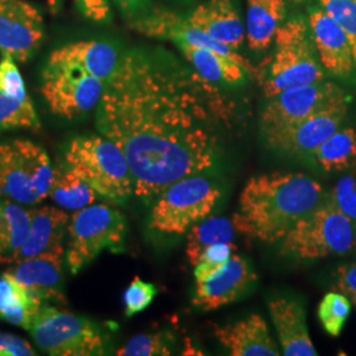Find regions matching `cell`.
Listing matches in <instances>:
<instances>
[{"label":"cell","mask_w":356,"mask_h":356,"mask_svg":"<svg viewBox=\"0 0 356 356\" xmlns=\"http://www.w3.org/2000/svg\"><path fill=\"white\" fill-rule=\"evenodd\" d=\"M54 178L48 153L33 141L0 144V198L36 204L49 197Z\"/></svg>","instance_id":"8"},{"label":"cell","mask_w":356,"mask_h":356,"mask_svg":"<svg viewBox=\"0 0 356 356\" xmlns=\"http://www.w3.org/2000/svg\"><path fill=\"white\" fill-rule=\"evenodd\" d=\"M49 197L66 210L76 211L94 204L99 194L73 169L60 161L54 168Z\"/></svg>","instance_id":"26"},{"label":"cell","mask_w":356,"mask_h":356,"mask_svg":"<svg viewBox=\"0 0 356 356\" xmlns=\"http://www.w3.org/2000/svg\"><path fill=\"white\" fill-rule=\"evenodd\" d=\"M106 82L90 74L58 48L51 51L41 70L40 92L51 114L74 120L97 110Z\"/></svg>","instance_id":"5"},{"label":"cell","mask_w":356,"mask_h":356,"mask_svg":"<svg viewBox=\"0 0 356 356\" xmlns=\"http://www.w3.org/2000/svg\"><path fill=\"white\" fill-rule=\"evenodd\" d=\"M13 128H40L32 99H15L0 91V132Z\"/></svg>","instance_id":"29"},{"label":"cell","mask_w":356,"mask_h":356,"mask_svg":"<svg viewBox=\"0 0 356 356\" xmlns=\"http://www.w3.org/2000/svg\"><path fill=\"white\" fill-rule=\"evenodd\" d=\"M61 161L89 182L99 197L124 204L134 195V178L124 153L101 134L72 138L65 144Z\"/></svg>","instance_id":"3"},{"label":"cell","mask_w":356,"mask_h":356,"mask_svg":"<svg viewBox=\"0 0 356 356\" xmlns=\"http://www.w3.org/2000/svg\"><path fill=\"white\" fill-rule=\"evenodd\" d=\"M310 159L325 173L342 172L351 168L356 163L355 128H339L312 153Z\"/></svg>","instance_id":"27"},{"label":"cell","mask_w":356,"mask_h":356,"mask_svg":"<svg viewBox=\"0 0 356 356\" xmlns=\"http://www.w3.org/2000/svg\"><path fill=\"white\" fill-rule=\"evenodd\" d=\"M325 201L323 188L306 175H259L244 185L232 225L244 236L260 242H280L301 218Z\"/></svg>","instance_id":"2"},{"label":"cell","mask_w":356,"mask_h":356,"mask_svg":"<svg viewBox=\"0 0 356 356\" xmlns=\"http://www.w3.org/2000/svg\"><path fill=\"white\" fill-rule=\"evenodd\" d=\"M335 285L339 292L356 306V263H348L337 268Z\"/></svg>","instance_id":"39"},{"label":"cell","mask_w":356,"mask_h":356,"mask_svg":"<svg viewBox=\"0 0 356 356\" xmlns=\"http://www.w3.org/2000/svg\"><path fill=\"white\" fill-rule=\"evenodd\" d=\"M353 304L341 292H329L323 296L318 305V319L331 337H339L351 314Z\"/></svg>","instance_id":"30"},{"label":"cell","mask_w":356,"mask_h":356,"mask_svg":"<svg viewBox=\"0 0 356 356\" xmlns=\"http://www.w3.org/2000/svg\"><path fill=\"white\" fill-rule=\"evenodd\" d=\"M350 102L331 106L305 119L263 134V140L269 149L293 159L310 157L319 145L335 134L348 113Z\"/></svg>","instance_id":"12"},{"label":"cell","mask_w":356,"mask_h":356,"mask_svg":"<svg viewBox=\"0 0 356 356\" xmlns=\"http://www.w3.org/2000/svg\"><path fill=\"white\" fill-rule=\"evenodd\" d=\"M58 49L83 65L90 74L102 79L106 83L114 74L122 58V53L114 44L103 40L76 41L63 45Z\"/></svg>","instance_id":"24"},{"label":"cell","mask_w":356,"mask_h":356,"mask_svg":"<svg viewBox=\"0 0 356 356\" xmlns=\"http://www.w3.org/2000/svg\"><path fill=\"white\" fill-rule=\"evenodd\" d=\"M318 3L343 29L353 51L356 70V0H318Z\"/></svg>","instance_id":"32"},{"label":"cell","mask_w":356,"mask_h":356,"mask_svg":"<svg viewBox=\"0 0 356 356\" xmlns=\"http://www.w3.org/2000/svg\"><path fill=\"white\" fill-rule=\"evenodd\" d=\"M61 252L42 254L15 263L8 269L26 292L42 302L54 301L66 305L63 284V256Z\"/></svg>","instance_id":"17"},{"label":"cell","mask_w":356,"mask_h":356,"mask_svg":"<svg viewBox=\"0 0 356 356\" xmlns=\"http://www.w3.org/2000/svg\"><path fill=\"white\" fill-rule=\"evenodd\" d=\"M235 251L236 245L234 243H220L207 248L194 267L195 281H204L216 275L218 270L225 267L229 257L235 254Z\"/></svg>","instance_id":"33"},{"label":"cell","mask_w":356,"mask_h":356,"mask_svg":"<svg viewBox=\"0 0 356 356\" xmlns=\"http://www.w3.org/2000/svg\"><path fill=\"white\" fill-rule=\"evenodd\" d=\"M286 1H292V3H296V4H298V3H302V1H305V0H286Z\"/></svg>","instance_id":"43"},{"label":"cell","mask_w":356,"mask_h":356,"mask_svg":"<svg viewBox=\"0 0 356 356\" xmlns=\"http://www.w3.org/2000/svg\"><path fill=\"white\" fill-rule=\"evenodd\" d=\"M31 226V214L20 204L0 200V264H15Z\"/></svg>","instance_id":"25"},{"label":"cell","mask_w":356,"mask_h":356,"mask_svg":"<svg viewBox=\"0 0 356 356\" xmlns=\"http://www.w3.org/2000/svg\"><path fill=\"white\" fill-rule=\"evenodd\" d=\"M31 226L26 243L17 254V261L35 257L38 254L61 252L65 254L63 242L67 232L70 216L64 210L41 206L29 210Z\"/></svg>","instance_id":"21"},{"label":"cell","mask_w":356,"mask_h":356,"mask_svg":"<svg viewBox=\"0 0 356 356\" xmlns=\"http://www.w3.org/2000/svg\"><path fill=\"white\" fill-rule=\"evenodd\" d=\"M256 281L248 261L232 254L225 267L204 281H195L191 304L202 312L216 310L238 301Z\"/></svg>","instance_id":"15"},{"label":"cell","mask_w":356,"mask_h":356,"mask_svg":"<svg viewBox=\"0 0 356 356\" xmlns=\"http://www.w3.org/2000/svg\"><path fill=\"white\" fill-rule=\"evenodd\" d=\"M235 227L223 216H207L186 232V256L193 267L198 264L204 251L220 243H234Z\"/></svg>","instance_id":"28"},{"label":"cell","mask_w":356,"mask_h":356,"mask_svg":"<svg viewBox=\"0 0 356 356\" xmlns=\"http://www.w3.org/2000/svg\"><path fill=\"white\" fill-rule=\"evenodd\" d=\"M214 337L232 356H279V347L269 334L267 322L260 314L225 326H214Z\"/></svg>","instance_id":"19"},{"label":"cell","mask_w":356,"mask_h":356,"mask_svg":"<svg viewBox=\"0 0 356 356\" xmlns=\"http://www.w3.org/2000/svg\"><path fill=\"white\" fill-rule=\"evenodd\" d=\"M76 8L82 16L98 24L111 22V8L108 0H76Z\"/></svg>","instance_id":"38"},{"label":"cell","mask_w":356,"mask_h":356,"mask_svg":"<svg viewBox=\"0 0 356 356\" xmlns=\"http://www.w3.org/2000/svg\"><path fill=\"white\" fill-rule=\"evenodd\" d=\"M307 20L325 72L335 78L348 79L355 72V64L343 29L319 4L310 8Z\"/></svg>","instance_id":"16"},{"label":"cell","mask_w":356,"mask_h":356,"mask_svg":"<svg viewBox=\"0 0 356 356\" xmlns=\"http://www.w3.org/2000/svg\"><path fill=\"white\" fill-rule=\"evenodd\" d=\"M126 234V218L108 204H92L74 211L67 225L69 242L65 252L70 273L81 272L103 251L120 252Z\"/></svg>","instance_id":"7"},{"label":"cell","mask_w":356,"mask_h":356,"mask_svg":"<svg viewBox=\"0 0 356 356\" xmlns=\"http://www.w3.org/2000/svg\"><path fill=\"white\" fill-rule=\"evenodd\" d=\"M269 316L285 356H317L312 342L305 307L296 298H273L268 302Z\"/></svg>","instance_id":"18"},{"label":"cell","mask_w":356,"mask_h":356,"mask_svg":"<svg viewBox=\"0 0 356 356\" xmlns=\"http://www.w3.org/2000/svg\"><path fill=\"white\" fill-rule=\"evenodd\" d=\"M220 197L219 188L200 175L178 179L154 200L148 226L165 235H185L213 214Z\"/></svg>","instance_id":"9"},{"label":"cell","mask_w":356,"mask_h":356,"mask_svg":"<svg viewBox=\"0 0 356 356\" xmlns=\"http://www.w3.org/2000/svg\"><path fill=\"white\" fill-rule=\"evenodd\" d=\"M275 51L261 79L269 99L285 90L325 81L309 20L301 16L284 22L275 36Z\"/></svg>","instance_id":"4"},{"label":"cell","mask_w":356,"mask_h":356,"mask_svg":"<svg viewBox=\"0 0 356 356\" xmlns=\"http://www.w3.org/2000/svg\"><path fill=\"white\" fill-rule=\"evenodd\" d=\"M350 102L339 86L326 79L317 83L285 90L268 99L260 114L261 134L291 126L331 106Z\"/></svg>","instance_id":"11"},{"label":"cell","mask_w":356,"mask_h":356,"mask_svg":"<svg viewBox=\"0 0 356 356\" xmlns=\"http://www.w3.org/2000/svg\"><path fill=\"white\" fill-rule=\"evenodd\" d=\"M286 16V0H247L245 38L252 51H266Z\"/></svg>","instance_id":"22"},{"label":"cell","mask_w":356,"mask_h":356,"mask_svg":"<svg viewBox=\"0 0 356 356\" xmlns=\"http://www.w3.org/2000/svg\"><path fill=\"white\" fill-rule=\"evenodd\" d=\"M0 91L15 99L28 98L24 79L11 56H3L0 60Z\"/></svg>","instance_id":"36"},{"label":"cell","mask_w":356,"mask_h":356,"mask_svg":"<svg viewBox=\"0 0 356 356\" xmlns=\"http://www.w3.org/2000/svg\"><path fill=\"white\" fill-rule=\"evenodd\" d=\"M128 22L136 20L152 10V0H114Z\"/></svg>","instance_id":"41"},{"label":"cell","mask_w":356,"mask_h":356,"mask_svg":"<svg viewBox=\"0 0 356 356\" xmlns=\"http://www.w3.org/2000/svg\"><path fill=\"white\" fill-rule=\"evenodd\" d=\"M355 250H356V236H355Z\"/></svg>","instance_id":"44"},{"label":"cell","mask_w":356,"mask_h":356,"mask_svg":"<svg viewBox=\"0 0 356 356\" xmlns=\"http://www.w3.org/2000/svg\"><path fill=\"white\" fill-rule=\"evenodd\" d=\"M45 38L42 13L26 0H0V51L16 61L31 60Z\"/></svg>","instance_id":"13"},{"label":"cell","mask_w":356,"mask_h":356,"mask_svg":"<svg viewBox=\"0 0 356 356\" xmlns=\"http://www.w3.org/2000/svg\"><path fill=\"white\" fill-rule=\"evenodd\" d=\"M157 293L159 291L153 284L145 282V281L141 280L139 276H136L128 285L124 296H123L126 317L131 318L141 312H144L148 306L152 304Z\"/></svg>","instance_id":"35"},{"label":"cell","mask_w":356,"mask_h":356,"mask_svg":"<svg viewBox=\"0 0 356 356\" xmlns=\"http://www.w3.org/2000/svg\"><path fill=\"white\" fill-rule=\"evenodd\" d=\"M222 115L213 83L191 66L160 48H132L106 83L95 126L123 151L134 195L148 204L216 165Z\"/></svg>","instance_id":"1"},{"label":"cell","mask_w":356,"mask_h":356,"mask_svg":"<svg viewBox=\"0 0 356 356\" xmlns=\"http://www.w3.org/2000/svg\"><path fill=\"white\" fill-rule=\"evenodd\" d=\"M45 302L40 301L36 297L31 296L26 289L13 279L10 272L3 273L0 277V313L13 307L20 306H41Z\"/></svg>","instance_id":"34"},{"label":"cell","mask_w":356,"mask_h":356,"mask_svg":"<svg viewBox=\"0 0 356 356\" xmlns=\"http://www.w3.org/2000/svg\"><path fill=\"white\" fill-rule=\"evenodd\" d=\"M51 13H57L61 8V0H47Z\"/></svg>","instance_id":"42"},{"label":"cell","mask_w":356,"mask_h":356,"mask_svg":"<svg viewBox=\"0 0 356 356\" xmlns=\"http://www.w3.org/2000/svg\"><path fill=\"white\" fill-rule=\"evenodd\" d=\"M331 204L348 219L356 222V179L353 176H343L338 179L331 191Z\"/></svg>","instance_id":"37"},{"label":"cell","mask_w":356,"mask_h":356,"mask_svg":"<svg viewBox=\"0 0 356 356\" xmlns=\"http://www.w3.org/2000/svg\"><path fill=\"white\" fill-rule=\"evenodd\" d=\"M191 67L213 85H239L248 69L241 63L219 53L188 44H176Z\"/></svg>","instance_id":"23"},{"label":"cell","mask_w":356,"mask_h":356,"mask_svg":"<svg viewBox=\"0 0 356 356\" xmlns=\"http://www.w3.org/2000/svg\"><path fill=\"white\" fill-rule=\"evenodd\" d=\"M129 23L135 31L148 38L170 40L175 44H188L198 48H206L229 57L251 70V65L238 51L209 36L200 28L191 24L185 16L178 13L165 10H151L144 16Z\"/></svg>","instance_id":"14"},{"label":"cell","mask_w":356,"mask_h":356,"mask_svg":"<svg viewBox=\"0 0 356 356\" xmlns=\"http://www.w3.org/2000/svg\"><path fill=\"white\" fill-rule=\"evenodd\" d=\"M33 355H36V353L26 339L8 332H0V356Z\"/></svg>","instance_id":"40"},{"label":"cell","mask_w":356,"mask_h":356,"mask_svg":"<svg viewBox=\"0 0 356 356\" xmlns=\"http://www.w3.org/2000/svg\"><path fill=\"white\" fill-rule=\"evenodd\" d=\"M175 338L168 331L139 334L116 351L119 356H166L172 354Z\"/></svg>","instance_id":"31"},{"label":"cell","mask_w":356,"mask_h":356,"mask_svg":"<svg viewBox=\"0 0 356 356\" xmlns=\"http://www.w3.org/2000/svg\"><path fill=\"white\" fill-rule=\"evenodd\" d=\"M185 17L193 26L235 51L243 45L245 29L234 0H207Z\"/></svg>","instance_id":"20"},{"label":"cell","mask_w":356,"mask_h":356,"mask_svg":"<svg viewBox=\"0 0 356 356\" xmlns=\"http://www.w3.org/2000/svg\"><path fill=\"white\" fill-rule=\"evenodd\" d=\"M29 331L38 347L49 355L106 354L104 335L95 322L54 306H42Z\"/></svg>","instance_id":"10"},{"label":"cell","mask_w":356,"mask_h":356,"mask_svg":"<svg viewBox=\"0 0 356 356\" xmlns=\"http://www.w3.org/2000/svg\"><path fill=\"white\" fill-rule=\"evenodd\" d=\"M355 236L353 220L325 201L281 239V254L305 261L346 254L355 248Z\"/></svg>","instance_id":"6"}]
</instances>
